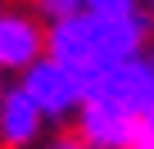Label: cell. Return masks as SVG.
I'll return each mask as SVG.
<instances>
[{
	"mask_svg": "<svg viewBox=\"0 0 154 149\" xmlns=\"http://www.w3.org/2000/svg\"><path fill=\"white\" fill-rule=\"evenodd\" d=\"M45 45H50V54H54L59 63H68V68L77 72V82H82L86 91H91V82L104 72V59H100V45H95V18H91V9H86V14L77 9V14H68V18H54Z\"/></svg>",
	"mask_w": 154,
	"mask_h": 149,
	"instance_id": "6da1fadb",
	"label": "cell"
},
{
	"mask_svg": "<svg viewBox=\"0 0 154 149\" xmlns=\"http://www.w3.org/2000/svg\"><path fill=\"white\" fill-rule=\"evenodd\" d=\"M23 91L36 100V109L45 118H59V113H72V109H82V95L86 86L77 82V72L68 63H59L54 54H36L27 68H23Z\"/></svg>",
	"mask_w": 154,
	"mask_h": 149,
	"instance_id": "7a4b0ae2",
	"label": "cell"
},
{
	"mask_svg": "<svg viewBox=\"0 0 154 149\" xmlns=\"http://www.w3.org/2000/svg\"><path fill=\"white\" fill-rule=\"evenodd\" d=\"M86 95H100V100L118 104L122 113L140 118V113H149V109H154V68H149V63H140L136 54H131V59H122V63H109L100 77L91 82V91H86Z\"/></svg>",
	"mask_w": 154,
	"mask_h": 149,
	"instance_id": "3957f363",
	"label": "cell"
},
{
	"mask_svg": "<svg viewBox=\"0 0 154 149\" xmlns=\"http://www.w3.org/2000/svg\"><path fill=\"white\" fill-rule=\"evenodd\" d=\"M77 131L91 149H131L136 140V118L122 113L118 104L100 100V95H82V118H77Z\"/></svg>",
	"mask_w": 154,
	"mask_h": 149,
	"instance_id": "277c9868",
	"label": "cell"
},
{
	"mask_svg": "<svg viewBox=\"0 0 154 149\" xmlns=\"http://www.w3.org/2000/svg\"><path fill=\"white\" fill-rule=\"evenodd\" d=\"M41 109H36V100L23 91V86H14V91H0V140H5L9 149H23V145H32L36 140V131H41Z\"/></svg>",
	"mask_w": 154,
	"mask_h": 149,
	"instance_id": "5b68a950",
	"label": "cell"
},
{
	"mask_svg": "<svg viewBox=\"0 0 154 149\" xmlns=\"http://www.w3.org/2000/svg\"><path fill=\"white\" fill-rule=\"evenodd\" d=\"M41 50L45 36L27 14H0V68H27Z\"/></svg>",
	"mask_w": 154,
	"mask_h": 149,
	"instance_id": "8992f818",
	"label": "cell"
},
{
	"mask_svg": "<svg viewBox=\"0 0 154 149\" xmlns=\"http://www.w3.org/2000/svg\"><path fill=\"white\" fill-rule=\"evenodd\" d=\"M36 5H41L50 18H68V14H77V9H86L82 0H36Z\"/></svg>",
	"mask_w": 154,
	"mask_h": 149,
	"instance_id": "52a82bcc",
	"label": "cell"
},
{
	"mask_svg": "<svg viewBox=\"0 0 154 149\" xmlns=\"http://www.w3.org/2000/svg\"><path fill=\"white\" fill-rule=\"evenodd\" d=\"M82 5L91 14H127V9H136V0H82Z\"/></svg>",
	"mask_w": 154,
	"mask_h": 149,
	"instance_id": "ba28073f",
	"label": "cell"
},
{
	"mask_svg": "<svg viewBox=\"0 0 154 149\" xmlns=\"http://www.w3.org/2000/svg\"><path fill=\"white\" fill-rule=\"evenodd\" d=\"M131 145H145V149H154V109L136 118V140H131Z\"/></svg>",
	"mask_w": 154,
	"mask_h": 149,
	"instance_id": "9c48e42d",
	"label": "cell"
},
{
	"mask_svg": "<svg viewBox=\"0 0 154 149\" xmlns=\"http://www.w3.org/2000/svg\"><path fill=\"white\" fill-rule=\"evenodd\" d=\"M54 149H91V145H86V140H82V145H72V140H63V145H54Z\"/></svg>",
	"mask_w": 154,
	"mask_h": 149,
	"instance_id": "30bf717a",
	"label": "cell"
},
{
	"mask_svg": "<svg viewBox=\"0 0 154 149\" xmlns=\"http://www.w3.org/2000/svg\"><path fill=\"white\" fill-rule=\"evenodd\" d=\"M149 14H154V0H149Z\"/></svg>",
	"mask_w": 154,
	"mask_h": 149,
	"instance_id": "8fae6325",
	"label": "cell"
},
{
	"mask_svg": "<svg viewBox=\"0 0 154 149\" xmlns=\"http://www.w3.org/2000/svg\"><path fill=\"white\" fill-rule=\"evenodd\" d=\"M131 149H145V145H131Z\"/></svg>",
	"mask_w": 154,
	"mask_h": 149,
	"instance_id": "7c38bea8",
	"label": "cell"
},
{
	"mask_svg": "<svg viewBox=\"0 0 154 149\" xmlns=\"http://www.w3.org/2000/svg\"><path fill=\"white\" fill-rule=\"evenodd\" d=\"M149 68H154V59H149Z\"/></svg>",
	"mask_w": 154,
	"mask_h": 149,
	"instance_id": "4fadbf2b",
	"label": "cell"
}]
</instances>
